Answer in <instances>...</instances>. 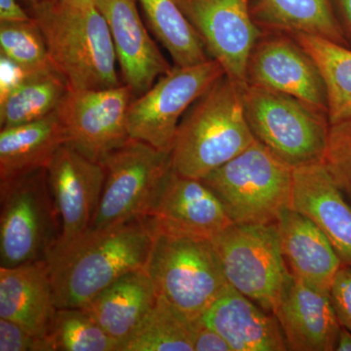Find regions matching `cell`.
Returning a JSON list of instances; mask_svg holds the SVG:
<instances>
[{"label":"cell","mask_w":351,"mask_h":351,"mask_svg":"<svg viewBox=\"0 0 351 351\" xmlns=\"http://www.w3.org/2000/svg\"><path fill=\"white\" fill-rule=\"evenodd\" d=\"M195 27L210 58L228 77L246 84L254 46L263 34L252 15L253 0H175Z\"/></svg>","instance_id":"obj_12"},{"label":"cell","mask_w":351,"mask_h":351,"mask_svg":"<svg viewBox=\"0 0 351 351\" xmlns=\"http://www.w3.org/2000/svg\"><path fill=\"white\" fill-rule=\"evenodd\" d=\"M274 314L288 350H336L341 326L329 294L291 274Z\"/></svg>","instance_id":"obj_17"},{"label":"cell","mask_w":351,"mask_h":351,"mask_svg":"<svg viewBox=\"0 0 351 351\" xmlns=\"http://www.w3.org/2000/svg\"><path fill=\"white\" fill-rule=\"evenodd\" d=\"M66 143V131L56 110L36 121L1 128L0 182L47 168Z\"/></svg>","instance_id":"obj_23"},{"label":"cell","mask_w":351,"mask_h":351,"mask_svg":"<svg viewBox=\"0 0 351 351\" xmlns=\"http://www.w3.org/2000/svg\"><path fill=\"white\" fill-rule=\"evenodd\" d=\"M34 20L18 0H0V23H25Z\"/></svg>","instance_id":"obj_35"},{"label":"cell","mask_w":351,"mask_h":351,"mask_svg":"<svg viewBox=\"0 0 351 351\" xmlns=\"http://www.w3.org/2000/svg\"><path fill=\"white\" fill-rule=\"evenodd\" d=\"M157 298L151 277L143 269L120 277L82 308L107 332L120 351L152 311Z\"/></svg>","instance_id":"obj_22"},{"label":"cell","mask_w":351,"mask_h":351,"mask_svg":"<svg viewBox=\"0 0 351 351\" xmlns=\"http://www.w3.org/2000/svg\"><path fill=\"white\" fill-rule=\"evenodd\" d=\"M68 90L57 71L27 76L0 95V126L22 125L48 117L57 110Z\"/></svg>","instance_id":"obj_25"},{"label":"cell","mask_w":351,"mask_h":351,"mask_svg":"<svg viewBox=\"0 0 351 351\" xmlns=\"http://www.w3.org/2000/svg\"><path fill=\"white\" fill-rule=\"evenodd\" d=\"M51 351H117V346L82 307L57 308L45 335Z\"/></svg>","instance_id":"obj_29"},{"label":"cell","mask_w":351,"mask_h":351,"mask_svg":"<svg viewBox=\"0 0 351 351\" xmlns=\"http://www.w3.org/2000/svg\"><path fill=\"white\" fill-rule=\"evenodd\" d=\"M120 351H195L189 319L158 295L152 311Z\"/></svg>","instance_id":"obj_28"},{"label":"cell","mask_w":351,"mask_h":351,"mask_svg":"<svg viewBox=\"0 0 351 351\" xmlns=\"http://www.w3.org/2000/svg\"><path fill=\"white\" fill-rule=\"evenodd\" d=\"M246 84L289 95L328 112L326 86L317 64L286 32L263 31L249 57Z\"/></svg>","instance_id":"obj_13"},{"label":"cell","mask_w":351,"mask_h":351,"mask_svg":"<svg viewBox=\"0 0 351 351\" xmlns=\"http://www.w3.org/2000/svg\"><path fill=\"white\" fill-rule=\"evenodd\" d=\"M137 3L138 0H95L110 29L122 84L135 98L173 68L145 29Z\"/></svg>","instance_id":"obj_15"},{"label":"cell","mask_w":351,"mask_h":351,"mask_svg":"<svg viewBox=\"0 0 351 351\" xmlns=\"http://www.w3.org/2000/svg\"><path fill=\"white\" fill-rule=\"evenodd\" d=\"M152 31L169 52L174 66L204 63V44L175 0H138Z\"/></svg>","instance_id":"obj_26"},{"label":"cell","mask_w":351,"mask_h":351,"mask_svg":"<svg viewBox=\"0 0 351 351\" xmlns=\"http://www.w3.org/2000/svg\"><path fill=\"white\" fill-rule=\"evenodd\" d=\"M51 62L69 89H105L122 84L107 21L96 5L64 6L56 0L29 7Z\"/></svg>","instance_id":"obj_3"},{"label":"cell","mask_w":351,"mask_h":351,"mask_svg":"<svg viewBox=\"0 0 351 351\" xmlns=\"http://www.w3.org/2000/svg\"><path fill=\"white\" fill-rule=\"evenodd\" d=\"M251 10L263 32L311 34L348 47L332 0H253Z\"/></svg>","instance_id":"obj_24"},{"label":"cell","mask_w":351,"mask_h":351,"mask_svg":"<svg viewBox=\"0 0 351 351\" xmlns=\"http://www.w3.org/2000/svg\"><path fill=\"white\" fill-rule=\"evenodd\" d=\"M134 99L124 84L105 89H69L56 110L66 131V145L101 162L130 138L127 117Z\"/></svg>","instance_id":"obj_11"},{"label":"cell","mask_w":351,"mask_h":351,"mask_svg":"<svg viewBox=\"0 0 351 351\" xmlns=\"http://www.w3.org/2000/svg\"><path fill=\"white\" fill-rule=\"evenodd\" d=\"M225 75L214 59L193 66H173L132 101L127 117L129 136L171 154L184 115Z\"/></svg>","instance_id":"obj_10"},{"label":"cell","mask_w":351,"mask_h":351,"mask_svg":"<svg viewBox=\"0 0 351 351\" xmlns=\"http://www.w3.org/2000/svg\"><path fill=\"white\" fill-rule=\"evenodd\" d=\"M322 163L351 201V117L330 125Z\"/></svg>","instance_id":"obj_31"},{"label":"cell","mask_w":351,"mask_h":351,"mask_svg":"<svg viewBox=\"0 0 351 351\" xmlns=\"http://www.w3.org/2000/svg\"><path fill=\"white\" fill-rule=\"evenodd\" d=\"M149 218L88 230L47 258L57 308L82 307L129 272L145 269L154 241Z\"/></svg>","instance_id":"obj_1"},{"label":"cell","mask_w":351,"mask_h":351,"mask_svg":"<svg viewBox=\"0 0 351 351\" xmlns=\"http://www.w3.org/2000/svg\"><path fill=\"white\" fill-rule=\"evenodd\" d=\"M202 318L232 351L288 350L276 315L232 286L203 313Z\"/></svg>","instance_id":"obj_19"},{"label":"cell","mask_w":351,"mask_h":351,"mask_svg":"<svg viewBox=\"0 0 351 351\" xmlns=\"http://www.w3.org/2000/svg\"><path fill=\"white\" fill-rule=\"evenodd\" d=\"M293 170L256 140L201 181L233 223H274L290 207Z\"/></svg>","instance_id":"obj_6"},{"label":"cell","mask_w":351,"mask_h":351,"mask_svg":"<svg viewBox=\"0 0 351 351\" xmlns=\"http://www.w3.org/2000/svg\"><path fill=\"white\" fill-rule=\"evenodd\" d=\"M189 329L195 351H232L223 337L209 326L202 316L189 319Z\"/></svg>","instance_id":"obj_34"},{"label":"cell","mask_w":351,"mask_h":351,"mask_svg":"<svg viewBox=\"0 0 351 351\" xmlns=\"http://www.w3.org/2000/svg\"><path fill=\"white\" fill-rule=\"evenodd\" d=\"M154 230L212 239L232 221L218 196L201 180L172 170L149 217Z\"/></svg>","instance_id":"obj_16"},{"label":"cell","mask_w":351,"mask_h":351,"mask_svg":"<svg viewBox=\"0 0 351 351\" xmlns=\"http://www.w3.org/2000/svg\"><path fill=\"white\" fill-rule=\"evenodd\" d=\"M211 241L230 286L274 314L291 276L276 223H232Z\"/></svg>","instance_id":"obj_9"},{"label":"cell","mask_w":351,"mask_h":351,"mask_svg":"<svg viewBox=\"0 0 351 351\" xmlns=\"http://www.w3.org/2000/svg\"><path fill=\"white\" fill-rule=\"evenodd\" d=\"M46 171L62 223L55 253L75 243L89 230L100 203L106 171L103 164L66 144L56 152Z\"/></svg>","instance_id":"obj_14"},{"label":"cell","mask_w":351,"mask_h":351,"mask_svg":"<svg viewBox=\"0 0 351 351\" xmlns=\"http://www.w3.org/2000/svg\"><path fill=\"white\" fill-rule=\"evenodd\" d=\"M0 351H51L45 337H38L14 321L0 318Z\"/></svg>","instance_id":"obj_32"},{"label":"cell","mask_w":351,"mask_h":351,"mask_svg":"<svg viewBox=\"0 0 351 351\" xmlns=\"http://www.w3.org/2000/svg\"><path fill=\"white\" fill-rule=\"evenodd\" d=\"M329 295L339 324L351 332V265L343 263L339 267Z\"/></svg>","instance_id":"obj_33"},{"label":"cell","mask_w":351,"mask_h":351,"mask_svg":"<svg viewBox=\"0 0 351 351\" xmlns=\"http://www.w3.org/2000/svg\"><path fill=\"white\" fill-rule=\"evenodd\" d=\"M276 226L284 260L291 274L329 294L343 262L326 235L311 219L290 207L280 214Z\"/></svg>","instance_id":"obj_20"},{"label":"cell","mask_w":351,"mask_h":351,"mask_svg":"<svg viewBox=\"0 0 351 351\" xmlns=\"http://www.w3.org/2000/svg\"><path fill=\"white\" fill-rule=\"evenodd\" d=\"M64 6L77 9H88L95 5V0H56Z\"/></svg>","instance_id":"obj_38"},{"label":"cell","mask_w":351,"mask_h":351,"mask_svg":"<svg viewBox=\"0 0 351 351\" xmlns=\"http://www.w3.org/2000/svg\"><path fill=\"white\" fill-rule=\"evenodd\" d=\"M336 350L351 351V332L346 329L345 327H341V330H339Z\"/></svg>","instance_id":"obj_37"},{"label":"cell","mask_w":351,"mask_h":351,"mask_svg":"<svg viewBox=\"0 0 351 351\" xmlns=\"http://www.w3.org/2000/svg\"><path fill=\"white\" fill-rule=\"evenodd\" d=\"M323 163L293 170L290 208L326 235L341 262L351 265V204Z\"/></svg>","instance_id":"obj_18"},{"label":"cell","mask_w":351,"mask_h":351,"mask_svg":"<svg viewBox=\"0 0 351 351\" xmlns=\"http://www.w3.org/2000/svg\"><path fill=\"white\" fill-rule=\"evenodd\" d=\"M101 163L106 180L91 232L149 217L173 170L170 152L132 138Z\"/></svg>","instance_id":"obj_8"},{"label":"cell","mask_w":351,"mask_h":351,"mask_svg":"<svg viewBox=\"0 0 351 351\" xmlns=\"http://www.w3.org/2000/svg\"><path fill=\"white\" fill-rule=\"evenodd\" d=\"M255 141L245 114L242 86L223 75L182 117L171 152L173 170L203 179Z\"/></svg>","instance_id":"obj_2"},{"label":"cell","mask_w":351,"mask_h":351,"mask_svg":"<svg viewBox=\"0 0 351 351\" xmlns=\"http://www.w3.org/2000/svg\"><path fill=\"white\" fill-rule=\"evenodd\" d=\"M25 1L29 3V7L38 5L39 3H43V2L48 1V0H25Z\"/></svg>","instance_id":"obj_39"},{"label":"cell","mask_w":351,"mask_h":351,"mask_svg":"<svg viewBox=\"0 0 351 351\" xmlns=\"http://www.w3.org/2000/svg\"><path fill=\"white\" fill-rule=\"evenodd\" d=\"M332 6H336L339 17L341 27L345 32L346 38L348 36L351 38V0H332Z\"/></svg>","instance_id":"obj_36"},{"label":"cell","mask_w":351,"mask_h":351,"mask_svg":"<svg viewBox=\"0 0 351 351\" xmlns=\"http://www.w3.org/2000/svg\"><path fill=\"white\" fill-rule=\"evenodd\" d=\"M61 232L46 168L0 182V267L47 260Z\"/></svg>","instance_id":"obj_7"},{"label":"cell","mask_w":351,"mask_h":351,"mask_svg":"<svg viewBox=\"0 0 351 351\" xmlns=\"http://www.w3.org/2000/svg\"><path fill=\"white\" fill-rule=\"evenodd\" d=\"M254 137L292 169L322 163L329 138L328 112L272 90L242 86Z\"/></svg>","instance_id":"obj_5"},{"label":"cell","mask_w":351,"mask_h":351,"mask_svg":"<svg viewBox=\"0 0 351 351\" xmlns=\"http://www.w3.org/2000/svg\"><path fill=\"white\" fill-rule=\"evenodd\" d=\"M0 52L1 57L27 75L57 71L51 62L40 27L34 20L0 23Z\"/></svg>","instance_id":"obj_30"},{"label":"cell","mask_w":351,"mask_h":351,"mask_svg":"<svg viewBox=\"0 0 351 351\" xmlns=\"http://www.w3.org/2000/svg\"><path fill=\"white\" fill-rule=\"evenodd\" d=\"M289 34L319 69L326 86L330 124L351 117V49L319 36Z\"/></svg>","instance_id":"obj_27"},{"label":"cell","mask_w":351,"mask_h":351,"mask_svg":"<svg viewBox=\"0 0 351 351\" xmlns=\"http://www.w3.org/2000/svg\"><path fill=\"white\" fill-rule=\"evenodd\" d=\"M56 309L47 260L0 267V318L45 337Z\"/></svg>","instance_id":"obj_21"},{"label":"cell","mask_w":351,"mask_h":351,"mask_svg":"<svg viewBox=\"0 0 351 351\" xmlns=\"http://www.w3.org/2000/svg\"><path fill=\"white\" fill-rule=\"evenodd\" d=\"M157 295L189 319L200 317L228 288L211 239L154 230L145 267Z\"/></svg>","instance_id":"obj_4"}]
</instances>
